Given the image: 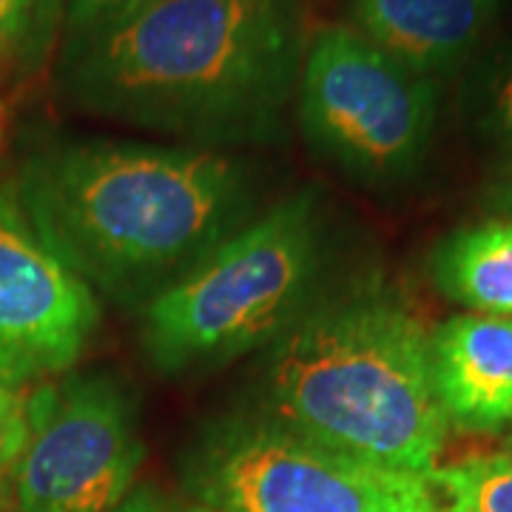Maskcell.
Returning a JSON list of instances; mask_svg holds the SVG:
<instances>
[{"label": "cell", "instance_id": "obj_6", "mask_svg": "<svg viewBox=\"0 0 512 512\" xmlns=\"http://www.w3.org/2000/svg\"><path fill=\"white\" fill-rule=\"evenodd\" d=\"M305 143L348 180L399 185L424 163L439 117V80L410 72L350 26L308 37L296 83Z\"/></svg>", "mask_w": 512, "mask_h": 512}, {"label": "cell", "instance_id": "obj_3", "mask_svg": "<svg viewBox=\"0 0 512 512\" xmlns=\"http://www.w3.org/2000/svg\"><path fill=\"white\" fill-rule=\"evenodd\" d=\"M262 416L342 453L433 473L447 441L430 330L379 282L325 296L259 362Z\"/></svg>", "mask_w": 512, "mask_h": 512}, {"label": "cell", "instance_id": "obj_14", "mask_svg": "<svg viewBox=\"0 0 512 512\" xmlns=\"http://www.w3.org/2000/svg\"><path fill=\"white\" fill-rule=\"evenodd\" d=\"M433 476L450 512H512V453L470 456L436 467Z\"/></svg>", "mask_w": 512, "mask_h": 512}, {"label": "cell", "instance_id": "obj_7", "mask_svg": "<svg viewBox=\"0 0 512 512\" xmlns=\"http://www.w3.org/2000/svg\"><path fill=\"white\" fill-rule=\"evenodd\" d=\"M146 444L137 402L109 373H80L29 396L15 467L18 512H111L131 493Z\"/></svg>", "mask_w": 512, "mask_h": 512}, {"label": "cell", "instance_id": "obj_13", "mask_svg": "<svg viewBox=\"0 0 512 512\" xmlns=\"http://www.w3.org/2000/svg\"><path fill=\"white\" fill-rule=\"evenodd\" d=\"M60 26H66V0H0V72L43 66Z\"/></svg>", "mask_w": 512, "mask_h": 512}, {"label": "cell", "instance_id": "obj_19", "mask_svg": "<svg viewBox=\"0 0 512 512\" xmlns=\"http://www.w3.org/2000/svg\"><path fill=\"white\" fill-rule=\"evenodd\" d=\"M510 453H512V441H510Z\"/></svg>", "mask_w": 512, "mask_h": 512}, {"label": "cell", "instance_id": "obj_2", "mask_svg": "<svg viewBox=\"0 0 512 512\" xmlns=\"http://www.w3.org/2000/svg\"><path fill=\"white\" fill-rule=\"evenodd\" d=\"M15 188L52 254L137 311L262 214L254 168L220 148L63 143L23 165Z\"/></svg>", "mask_w": 512, "mask_h": 512}, {"label": "cell", "instance_id": "obj_18", "mask_svg": "<svg viewBox=\"0 0 512 512\" xmlns=\"http://www.w3.org/2000/svg\"><path fill=\"white\" fill-rule=\"evenodd\" d=\"M495 214L501 217V220H510L512 222V174L507 183L498 188V194H495Z\"/></svg>", "mask_w": 512, "mask_h": 512}, {"label": "cell", "instance_id": "obj_4", "mask_svg": "<svg viewBox=\"0 0 512 512\" xmlns=\"http://www.w3.org/2000/svg\"><path fill=\"white\" fill-rule=\"evenodd\" d=\"M330 234L316 188L279 200L140 311V345L168 376L268 348L325 296Z\"/></svg>", "mask_w": 512, "mask_h": 512}, {"label": "cell", "instance_id": "obj_11", "mask_svg": "<svg viewBox=\"0 0 512 512\" xmlns=\"http://www.w3.org/2000/svg\"><path fill=\"white\" fill-rule=\"evenodd\" d=\"M433 276L450 302L512 316V222L498 217L458 228L436 248Z\"/></svg>", "mask_w": 512, "mask_h": 512}, {"label": "cell", "instance_id": "obj_5", "mask_svg": "<svg viewBox=\"0 0 512 512\" xmlns=\"http://www.w3.org/2000/svg\"><path fill=\"white\" fill-rule=\"evenodd\" d=\"M188 484L214 512H450L433 473L370 464L256 410L202 433Z\"/></svg>", "mask_w": 512, "mask_h": 512}, {"label": "cell", "instance_id": "obj_16", "mask_svg": "<svg viewBox=\"0 0 512 512\" xmlns=\"http://www.w3.org/2000/svg\"><path fill=\"white\" fill-rule=\"evenodd\" d=\"M148 0H66V35L89 29L94 23L126 15Z\"/></svg>", "mask_w": 512, "mask_h": 512}, {"label": "cell", "instance_id": "obj_10", "mask_svg": "<svg viewBox=\"0 0 512 512\" xmlns=\"http://www.w3.org/2000/svg\"><path fill=\"white\" fill-rule=\"evenodd\" d=\"M501 9L504 0H348L350 29L430 80L467 66Z\"/></svg>", "mask_w": 512, "mask_h": 512}, {"label": "cell", "instance_id": "obj_15", "mask_svg": "<svg viewBox=\"0 0 512 512\" xmlns=\"http://www.w3.org/2000/svg\"><path fill=\"white\" fill-rule=\"evenodd\" d=\"M29 441V399L0 384V490L15 476L20 456Z\"/></svg>", "mask_w": 512, "mask_h": 512}, {"label": "cell", "instance_id": "obj_8", "mask_svg": "<svg viewBox=\"0 0 512 512\" xmlns=\"http://www.w3.org/2000/svg\"><path fill=\"white\" fill-rule=\"evenodd\" d=\"M100 296L37 237L15 185H0V384L66 373L100 325Z\"/></svg>", "mask_w": 512, "mask_h": 512}, {"label": "cell", "instance_id": "obj_9", "mask_svg": "<svg viewBox=\"0 0 512 512\" xmlns=\"http://www.w3.org/2000/svg\"><path fill=\"white\" fill-rule=\"evenodd\" d=\"M430 365L447 424L470 433L512 427V316L447 319L430 333Z\"/></svg>", "mask_w": 512, "mask_h": 512}, {"label": "cell", "instance_id": "obj_12", "mask_svg": "<svg viewBox=\"0 0 512 512\" xmlns=\"http://www.w3.org/2000/svg\"><path fill=\"white\" fill-rule=\"evenodd\" d=\"M464 117L512 174V35L478 57L464 83Z\"/></svg>", "mask_w": 512, "mask_h": 512}, {"label": "cell", "instance_id": "obj_1", "mask_svg": "<svg viewBox=\"0 0 512 512\" xmlns=\"http://www.w3.org/2000/svg\"><path fill=\"white\" fill-rule=\"evenodd\" d=\"M305 49L299 0H148L66 35L57 69L77 109L222 151L282 131Z\"/></svg>", "mask_w": 512, "mask_h": 512}, {"label": "cell", "instance_id": "obj_17", "mask_svg": "<svg viewBox=\"0 0 512 512\" xmlns=\"http://www.w3.org/2000/svg\"><path fill=\"white\" fill-rule=\"evenodd\" d=\"M111 512H214L202 504H183L177 498H168L154 487H140V490H131L123 498V504H117Z\"/></svg>", "mask_w": 512, "mask_h": 512}]
</instances>
